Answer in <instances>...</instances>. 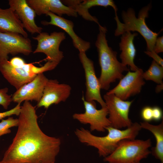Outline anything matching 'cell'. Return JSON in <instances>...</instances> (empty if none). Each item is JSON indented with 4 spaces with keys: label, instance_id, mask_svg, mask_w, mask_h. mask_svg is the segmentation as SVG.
<instances>
[{
    "label": "cell",
    "instance_id": "obj_10",
    "mask_svg": "<svg viewBox=\"0 0 163 163\" xmlns=\"http://www.w3.org/2000/svg\"><path fill=\"white\" fill-rule=\"evenodd\" d=\"M142 69L139 68L135 71H129L120 80L118 85L106 94H113L123 101L139 93L145 84Z\"/></svg>",
    "mask_w": 163,
    "mask_h": 163
},
{
    "label": "cell",
    "instance_id": "obj_22",
    "mask_svg": "<svg viewBox=\"0 0 163 163\" xmlns=\"http://www.w3.org/2000/svg\"><path fill=\"white\" fill-rule=\"evenodd\" d=\"M144 79L151 80L158 84H163V67L153 60L147 70L143 72Z\"/></svg>",
    "mask_w": 163,
    "mask_h": 163
},
{
    "label": "cell",
    "instance_id": "obj_29",
    "mask_svg": "<svg viewBox=\"0 0 163 163\" xmlns=\"http://www.w3.org/2000/svg\"><path fill=\"white\" fill-rule=\"evenodd\" d=\"M153 120L158 121L162 118V112L159 107L155 106L152 107Z\"/></svg>",
    "mask_w": 163,
    "mask_h": 163
},
{
    "label": "cell",
    "instance_id": "obj_12",
    "mask_svg": "<svg viewBox=\"0 0 163 163\" xmlns=\"http://www.w3.org/2000/svg\"><path fill=\"white\" fill-rule=\"evenodd\" d=\"M71 88L69 85L59 83L57 79H49L44 87L43 94L37 106L47 109L53 104L65 102L69 97Z\"/></svg>",
    "mask_w": 163,
    "mask_h": 163
},
{
    "label": "cell",
    "instance_id": "obj_1",
    "mask_svg": "<svg viewBox=\"0 0 163 163\" xmlns=\"http://www.w3.org/2000/svg\"><path fill=\"white\" fill-rule=\"evenodd\" d=\"M18 116L17 133L0 163H55L60 139L42 131L29 101H24Z\"/></svg>",
    "mask_w": 163,
    "mask_h": 163
},
{
    "label": "cell",
    "instance_id": "obj_28",
    "mask_svg": "<svg viewBox=\"0 0 163 163\" xmlns=\"http://www.w3.org/2000/svg\"><path fill=\"white\" fill-rule=\"evenodd\" d=\"M154 51L157 54L163 52V37H157L156 40Z\"/></svg>",
    "mask_w": 163,
    "mask_h": 163
},
{
    "label": "cell",
    "instance_id": "obj_14",
    "mask_svg": "<svg viewBox=\"0 0 163 163\" xmlns=\"http://www.w3.org/2000/svg\"><path fill=\"white\" fill-rule=\"evenodd\" d=\"M8 5L18 16L24 29L32 34L42 32L43 28L38 26L35 22L36 13L26 0H9Z\"/></svg>",
    "mask_w": 163,
    "mask_h": 163
},
{
    "label": "cell",
    "instance_id": "obj_3",
    "mask_svg": "<svg viewBox=\"0 0 163 163\" xmlns=\"http://www.w3.org/2000/svg\"><path fill=\"white\" fill-rule=\"evenodd\" d=\"M99 30L95 43L101 68L98 80L101 89L107 90L111 83L121 79L124 76L123 73L129 69L119 61L117 52L108 46L106 38V28L102 26L99 27Z\"/></svg>",
    "mask_w": 163,
    "mask_h": 163
},
{
    "label": "cell",
    "instance_id": "obj_2",
    "mask_svg": "<svg viewBox=\"0 0 163 163\" xmlns=\"http://www.w3.org/2000/svg\"><path fill=\"white\" fill-rule=\"evenodd\" d=\"M141 129L140 124L135 122L123 130L109 126L106 129L108 134L104 136H94L83 128L76 129L75 132L80 142L95 148L99 155L105 158L114 150L121 140L135 139Z\"/></svg>",
    "mask_w": 163,
    "mask_h": 163
},
{
    "label": "cell",
    "instance_id": "obj_16",
    "mask_svg": "<svg viewBox=\"0 0 163 163\" xmlns=\"http://www.w3.org/2000/svg\"><path fill=\"white\" fill-rule=\"evenodd\" d=\"M29 6L39 16L50 12L62 17L63 14L75 17L78 14L72 8L64 5L59 0H26Z\"/></svg>",
    "mask_w": 163,
    "mask_h": 163
},
{
    "label": "cell",
    "instance_id": "obj_19",
    "mask_svg": "<svg viewBox=\"0 0 163 163\" xmlns=\"http://www.w3.org/2000/svg\"><path fill=\"white\" fill-rule=\"evenodd\" d=\"M0 32L15 33L25 37L28 35L14 11L11 8H0Z\"/></svg>",
    "mask_w": 163,
    "mask_h": 163
},
{
    "label": "cell",
    "instance_id": "obj_24",
    "mask_svg": "<svg viewBox=\"0 0 163 163\" xmlns=\"http://www.w3.org/2000/svg\"><path fill=\"white\" fill-rule=\"evenodd\" d=\"M8 88L6 87L0 89V105L5 109H7L12 101V96L7 93Z\"/></svg>",
    "mask_w": 163,
    "mask_h": 163
},
{
    "label": "cell",
    "instance_id": "obj_25",
    "mask_svg": "<svg viewBox=\"0 0 163 163\" xmlns=\"http://www.w3.org/2000/svg\"><path fill=\"white\" fill-rule=\"evenodd\" d=\"M141 117L142 119L146 122H149L153 120L152 107L147 106L143 107L141 111Z\"/></svg>",
    "mask_w": 163,
    "mask_h": 163
},
{
    "label": "cell",
    "instance_id": "obj_30",
    "mask_svg": "<svg viewBox=\"0 0 163 163\" xmlns=\"http://www.w3.org/2000/svg\"><path fill=\"white\" fill-rule=\"evenodd\" d=\"M145 53L149 56L152 57L153 60L159 65L163 67V60L154 51L151 52L146 51Z\"/></svg>",
    "mask_w": 163,
    "mask_h": 163
},
{
    "label": "cell",
    "instance_id": "obj_7",
    "mask_svg": "<svg viewBox=\"0 0 163 163\" xmlns=\"http://www.w3.org/2000/svg\"><path fill=\"white\" fill-rule=\"evenodd\" d=\"M104 99L111 126L120 129L131 126L133 123L129 118V113L133 101H123L113 94H107L104 96Z\"/></svg>",
    "mask_w": 163,
    "mask_h": 163
},
{
    "label": "cell",
    "instance_id": "obj_4",
    "mask_svg": "<svg viewBox=\"0 0 163 163\" xmlns=\"http://www.w3.org/2000/svg\"><path fill=\"white\" fill-rule=\"evenodd\" d=\"M151 8L149 4L142 8L136 17L134 10L129 8L126 11H123L121 16L123 23L121 22L115 14V19L117 27L115 35L119 36L127 32L137 31L140 34L145 40L147 45V51H154L156 40L159 34L151 30L147 26L145 19L148 16L149 11Z\"/></svg>",
    "mask_w": 163,
    "mask_h": 163
},
{
    "label": "cell",
    "instance_id": "obj_21",
    "mask_svg": "<svg viewBox=\"0 0 163 163\" xmlns=\"http://www.w3.org/2000/svg\"><path fill=\"white\" fill-rule=\"evenodd\" d=\"M142 128L150 131L155 137L156 144L152 148L151 153L157 159L163 163V121L158 125H153L144 122L140 123Z\"/></svg>",
    "mask_w": 163,
    "mask_h": 163
},
{
    "label": "cell",
    "instance_id": "obj_17",
    "mask_svg": "<svg viewBox=\"0 0 163 163\" xmlns=\"http://www.w3.org/2000/svg\"><path fill=\"white\" fill-rule=\"evenodd\" d=\"M65 5L74 10L77 14L81 16L85 20L92 21L97 23L99 27L101 26L97 19L91 15L88 9L95 6H101L105 7L111 6L117 13V8L114 1L112 0H66L62 1Z\"/></svg>",
    "mask_w": 163,
    "mask_h": 163
},
{
    "label": "cell",
    "instance_id": "obj_31",
    "mask_svg": "<svg viewBox=\"0 0 163 163\" xmlns=\"http://www.w3.org/2000/svg\"><path fill=\"white\" fill-rule=\"evenodd\" d=\"M163 84H158L156 88L155 91L156 93H159L161 92L163 89Z\"/></svg>",
    "mask_w": 163,
    "mask_h": 163
},
{
    "label": "cell",
    "instance_id": "obj_27",
    "mask_svg": "<svg viewBox=\"0 0 163 163\" xmlns=\"http://www.w3.org/2000/svg\"><path fill=\"white\" fill-rule=\"evenodd\" d=\"M9 62L13 66L19 68H22L26 63L23 59L18 56L13 57L9 61Z\"/></svg>",
    "mask_w": 163,
    "mask_h": 163
},
{
    "label": "cell",
    "instance_id": "obj_13",
    "mask_svg": "<svg viewBox=\"0 0 163 163\" xmlns=\"http://www.w3.org/2000/svg\"><path fill=\"white\" fill-rule=\"evenodd\" d=\"M48 80L43 73L37 75L32 80L16 90L12 96V101L20 104L24 101H34L38 103Z\"/></svg>",
    "mask_w": 163,
    "mask_h": 163
},
{
    "label": "cell",
    "instance_id": "obj_5",
    "mask_svg": "<svg viewBox=\"0 0 163 163\" xmlns=\"http://www.w3.org/2000/svg\"><path fill=\"white\" fill-rule=\"evenodd\" d=\"M149 139H124L118 143L114 150L104 158L109 163H140L151 153L149 150L151 146Z\"/></svg>",
    "mask_w": 163,
    "mask_h": 163
},
{
    "label": "cell",
    "instance_id": "obj_8",
    "mask_svg": "<svg viewBox=\"0 0 163 163\" xmlns=\"http://www.w3.org/2000/svg\"><path fill=\"white\" fill-rule=\"evenodd\" d=\"M85 112L82 113H75L72 116L74 119L82 123L88 124L91 131L104 132L107 127L111 126V123L107 116L108 111L107 107L100 110L96 108L95 101H86L82 98Z\"/></svg>",
    "mask_w": 163,
    "mask_h": 163
},
{
    "label": "cell",
    "instance_id": "obj_20",
    "mask_svg": "<svg viewBox=\"0 0 163 163\" xmlns=\"http://www.w3.org/2000/svg\"><path fill=\"white\" fill-rule=\"evenodd\" d=\"M136 33H132L127 32L121 35L119 43L120 50L121 52L120 55L121 63L124 66H130L132 71H135L139 68L134 63L136 50L134 46L133 40L134 37L137 36Z\"/></svg>",
    "mask_w": 163,
    "mask_h": 163
},
{
    "label": "cell",
    "instance_id": "obj_11",
    "mask_svg": "<svg viewBox=\"0 0 163 163\" xmlns=\"http://www.w3.org/2000/svg\"><path fill=\"white\" fill-rule=\"evenodd\" d=\"M79 57L85 73L86 87L85 100L90 102L96 101L101 107H106L101 96L100 85L96 75L93 61L88 57L85 53H79Z\"/></svg>",
    "mask_w": 163,
    "mask_h": 163
},
{
    "label": "cell",
    "instance_id": "obj_23",
    "mask_svg": "<svg viewBox=\"0 0 163 163\" xmlns=\"http://www.w3.org/2000/svg\"><path fill=\"white\" fill-rule=\"evenodd\" d=\"M18 119H14L12 117H9L7 119H2L0 122V137L4 135L10 133V128L17 126L18 125Z\"/></svg>",
    "mask_w": 163,
    "mask_h": 163
},
{
    "label": "cell",
    "instance_id": "obj_26",
    "mask_svg": "<svg viewBox=\"0 0 163 163\" xmlns=\"http://www.w3.org/2000/svg\"><path fill=\"white\" fill-rule=\"evenodd\" d=\"M20 104H18L14 108L8 111L0 113V120L7 117L15 115L19 116L21 110V106Z\"/></svg>",
    "mask_w": 163,
    "mask_h": 163
},
{
    "label": "cell",
    "instance_id": "obj_15",
    "mask_svg": "<svg viewBox=\"0 0 163 163\" xmlns=\"http://www.w3.org/2000/svg\"><path fill=\"white\" fill-rule=\"evenodd\" d=\"M46 15L50 17V21H42L41 22L42 24L44 26L53 25L63 30L71 37L74 46L78 50L79 53H85L89 49L90 47V42L82 39L74 31V25L72 21L50 12H47Z\"/></svg>",
    "mask_w": 163,
    "mask_h": 163
},
{
    "label": "cell",
    "instance_id": "obj_6",
    "mask_svg": "<svg viewBox=\"0 0 163 163\" xmlns=\"http://www.w3.org/2000/svg\"><path fill=\"white\" fill-rule=\"evenodd\" d=\"M66 38L65 33L54 31L49 34L41 32L32 38L37 41V44L34 53H43L46 56L47 61L60 63L64 57L63 52L59 50L61 43Z\"/></svg>",
    "mask_w": 163,
    "mask_h": 163
},
{
    "label": "cell",
    "instance_id": "obj_9",
    "mask_svg": "<svg viewBox=\"0 0 163 163\" xmlns=\"http://www.w3.org/2000/svg\"><path fill=\"white\" fill-rule=\"evenodd\" d=\"M32 52L31 41L28 38L17 34L0 32V59H8L10 54L28 56Z\"/></svg>",
    "mask_w": 163,
    "mask_h": 163
},
{
    "label": "cell",
    "instance_id": "obj_18",
    "mask_svg": "<svg viewBox=\"0 0 163 163\" xmlns=\"http://www.w3.org/2000/svg\"><path fill=\"white\" fill-rule=\"evenodd\" d=\"M0 72L17 90L31 81L37 75L27 72L22 68L13 66L6 59H0Z\"/></svg>",
    "mask_w": 163,
    "mask_h": 163
}]
</instances>
